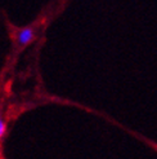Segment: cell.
<instances>
[{"mask_svg":"<svg viewBox=\"0 0 157 159\" xmlns=\"http://www.w3.org/2000/svg\"><path fill=\"white\" fill-rule=\"evenodd\" d=\"M34 36H35V33H34L32 29H30V27L22 29L21 31H18V34H17V42H18L19 45H26L32 40Z\"/></svg>","mask_w":157,"mask_h":159,"instance_id":"6da1fadb","label":"cell"},{"mask_svg":"<svg viewBox=\"0 0 157 159\" xmlns=\"http://www.w3.org/2000/svg\"><path fill=\"white\" fill-rule=\"evenodd\" d=\"M5 131H6V124L3 119H0V139L5 134Z\"/></svg>","mask_w":157,"mask_h":159,"instance_id":"7a4b0ae2","label":"cell"},{"mask_svg":"<svg viewBox=\"0 0 157 159\" xmlns=\"http://www.w3.org/2000/svg\"><path fill=\"white\" fill-rule=\"evenodd\" d=\"M0 119H2V118H0Z\"/></svg>","mask_w":157,"mask_h":159,"instance_id":"3957f363","label":"cell"}]
</instances>
